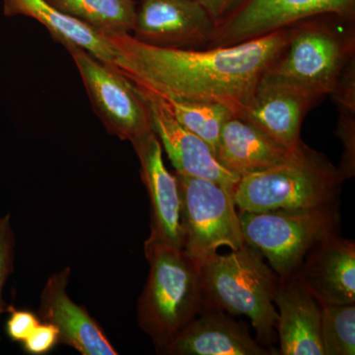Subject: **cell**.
<instances>
[{
    "mask_svg": "<svg viewBox=\"0 0 355 355\" xmlns=\"http://www.w3.org/2000/svg\"><path fill=\"white\" fill-rule=\"evenodd\" d=\"M114 67L139 87L175 99L216 103L242 118L266 71L286 49L289 27L226 46L161 48L130 34L105 36Z\"/></svg>",
    "mask_w": 355,
    "mask_h": 355,
    "instance_id": "1",
    "label": "cell"
},
{
    "mask_svg": "<svg viewBox=\"0 0 355 355\" xmlns=\"http://www.w3.org/2000/svg\"><path fill=\"white\" fill-rule=\"evenodd\" d=\"M354 21L322 15L292 25L286 49L261 80L299 89L317 100L331 94L355 58Z\"/></svg>",
    "mask_w": 355,
    "mask_h": 355,
    "instance_id": "2",
    "label": "cell"
},
{
    "mask_svg": "<svg viewBox=\"0 0 355 355\" xmlns=\"http://www.w3.org/2000/svg\"><path fill=\"white\" fill-rule=\"evenodd\" d=\"M200 282L202 312L244 315L253 324L261 345L272 343L279 318L273 303L279 277L257 250L245 243L230 253L214 254L200 268Z\"/></svg>",
    "mask_w": 355,
    "mask_h": 355,
    "instance_id": "3",
    "label": "cell"
},
{
    "mask_svg": "<svg viewBox=\"0 0 355 355\" xmlns=\"http://www.w3.org/2000/svg\"><path fill=\"white\" fill-rule=\"evenodd\" d=\"M148 279L137 304L140 328L159 354L202 310L200 268L184 249L144 243Z\"/></svg>",
    "mask_w": 355,
    "mask_h": 355,
    "instance_id": "4",
    "label": "cell"
},
{
    "mask_svg": "<svg viewBox=\"0 0 355 355\" xmlns=\"http://www.w3.org/2000/svg\"><path fill=\"white\" fill-rule=\"evenodd\" d=\"M343 181L338 168L304 144L286 164L240 178L232 196L240 211L324 207L336 205Z\"/></svg>",
    "mask_w": 355,
    "mask_h": 355,
    "instance_id": "5",
    "label": "cell"
},
{
    "mask_svg": "<svg viewBox=\"0 0 355 355\" xmlns=\"http://www.w3.org/2000/svg\"><path fill=\"white\" fill-rule=\"evenodd\" d=\"M244 242L257 250L279 279L296 270L318 242L336 233V205L308 209L240 211Z\"/></svg>",
    "mask_w": 355,
    "mask_h": 355,
    "instance_id": "6",
    "label": "cell"
},
{
    "mask_svg": "<svg viewBox=\"0 0 355 355\" xmlns=\"http://www.w3.org/2000/svg\"><path fill=\"white\" fill-rule=\"evenodd\" d=\"M184 252L198 268L221 247L245 244L232 191L214 182L176 174Z\"/></svg>",
    "mask_w": 355,
    "mask_h": 355,
    "instance_id": "7",
    "label": "cell"
},
{
    "mask_svg": "<svg viewBox=\"0 0 355 355\" xmlns=\"http://www.w3.org/2000/svg\"><path fill=\"white\" fill-rule=\"evenodd\" d=\"M65 49L76 64L96 114L109 133L132 144L153 132L146 100L132 81L83 48Z\"/></svg>",
    "mask_w": 355,
    "mask_h": 355,
    "instance_id": "8",
    "label": "cell"
},
{
    "mask_svg": "<svg viewBox=\"0 0 355 355\" xmlns=\"http://www.w3.org/2000/svg\"><path fill=\"white\" fill-rule=\"evenodd\" d=\"M322 15L354 20L355 0H246L216 26L209 48L243 43Z\"/></svg>",
    "mask_w": 355,
    "mask_h": 355,
    "instance_id": "9",
    "label": "cell"
},
{
    "mask_svg": "<svg viewBox=\"0 0 355 355\" xmlns=\"http://www.w3.org/2000/svg\"><path fill=\"white\" fill-rule=\"evenodd\" d=\"M216 25L196 0H141L132 36L151 46H209Z\"/></svg>",
    "mask_w": 355,
    "mask_h": 355,
    "instance_id": "10",
    "label": "cell"
},
{
    "mask_svg": "<svg viewBox=\"0 0 355 355\" xmlns=\"http://www.w3.org/2000/svg\"><path fill=\"white\" fill-rule=\"evenodd\" d=\"M137 87L148 107L153 132L176 174L209 180L233 193L240 178L221 166L209 144L183 127L158 95Z\"/></svg>",
    "mask_w": 355,
    "mask_h": 355,
    "instance_id": "11",
    "label": "cell"
},
{
    "mask_svg": "<svg viewBox=\"0 0 355 355\" xmlns=\"http://www.w3.org/2000/svg\"><path fill=\"white\" fill-rule=\"evenodd\" d=\"M71 270L67 266L51 275L44 284L38 308L42 322L55 324L60 343L83 355H116L99 323L83 306L76 304L67 294Z\"/></svg>",
    "mask_w": 355,
    "mask_h": 355,
    "instance_id": "12",
    "label": "cell"
},
{
    "mask_svg": "<svg viewBox=\"0 0 355 355\" xmlns=\"http://www.w3.org/2000/svg\"><path fill=\"white\" fill-rule=\"evenodd\" d=\"M132 144L150 200L151 232L147 240L183 249L179 184L176 175L166 168L160 141L153 132Z\"/></svg>",
    "mask_w": 355,
    "mask_h": 355,
    "instance_id": "13",
    "label": "cell"
},
{
    "mask_svg": "<svg viewBox=\"0 0 355 355\" xmlns=\"http://www.w3.org/2000/svg\"><path fill=\"white\" fill-rule=\"evenodd\" d=\"M294 277L319 304H355V245L336 233L306 254Z\"/></svg>",
    "mask_w": 355,
    "mask_h": 355,
    "instance_id": "14",
    "label": "cell"
},
{
    "mask_svg": "<svg viewBox=\"0 0 355 355\" xmlns=\"http://www.w3.org/2000/svg\"><path fill=\"white\" fill-rule=\"evenodd\" d=\"M317 101L299 89L261 80L242 119L287 148L297 149L303 144L302 121Z\"/></svg>",
    "mask_w": 355,
    "mask_h": 355,
    "instance_id": "15",
    "label": "cell"
},
{
    "mask_svg": "<svg viewBox=\"0 0 355 355\" xmlns=\"http://www.w3.org/2000/svg\"><path fill=\"white\" fill-rule=\"evenodd\" d=\"M303 146L287 148L244 119L233 116L222 128L214 154L226 170L242 178L286 164Z\"/></svg>",
    "mask_w": 355,
    "mask_h": 355,
    "instance_id": "16",
    "label": "cell"
},
{
    "mask_svg": "<svg viewBox=\"0 0 355 355\" xmlns=\"http://www.w3.org/2000/svg\"><path fill=\"white\" fill-rule=\"evenodd\" d=\"M275 303L282 355H324L321 308L294 275L279 279Z\"/></svg>",
    "mask_w": 355,
    "mask_h": 355,
    "instance_id": "17",
    "label": "cell"
},
{
    "mask_svg": "<svg viewBox=\"0 0 355 355\" xmlns=\"http://www.w3.org/2000/svg\"><path fill=\"white\" fill-rule=\"evenodd\" d=\"M175 336L162 354L169 355H266L246 328L216 310L202 311Z\"/></svg>",
    "mask_w": 355,
    "mask_h": 355,
    "instance_id": "18",
    "label": "cell"
},
{
    "mask_svg": "<svg viewBox=\"0 0 355 355\" xmlns=\"http://www.w3.org/2000/svg\"><path fill=\"white\" fill-rule=\"evenodd\" d=\"M4 15L26 16L38 21L62 46H76L98 60L114 67L116 53L109 40L81 21L72 17L46 0H1Z\"/></svg>",
    "mask_w": 355,
    "mask_h": 355,
    "instance_id": "19",
    "label": "cell"
},
{
    "mask_svg": "<svg viewBox=\"0 0 355 355\" xmlns=\"http://www.w3.org/2000/svg\"><path fill=\"white\" fill-rule=\"evenodd\" d=\"M104 36L132 34L137 17L135 0H46Z\"/></svg>",
    "mask_w": 355,
    "mask_h": 355,
    "instance_id": "20",
    "label": "cell"
},
{
    "mask_svg": "<svg viewBox=\"0 0 355 355\" xmlns=\"http://www.w3.org/2000/svg\"><path fill=\"white\" fill-rule=\"evenodd\" d=\"M158 96L176 120L207 142L214 153L222 128L234 116L232 112L216 103L189 101Z\"/></svg>",
    "mask_w": 355,
    "mask_h": 355,
    "instance_id": "21",
    "label": "cell"
},
{
    "mask_svg": "<svg viewBox=\"0 0 355 355\" xmlns=\"http://www.w3.org/2000/svg\"><path fill=\"white\" fill-rule=\"evenodd\" d=\"M324 355H354L355 305L320 304Z\"/></svg>",
    "mask_w": 355,
    "mask_h": 355,
    "instance_id": "22",
    "label": "cell"
},
{
    "mask_svg": "<svg viewBox=\"0 0 355 355\" xmlns=\"http://www.w3.org/2000/svg\"><path fill=\"white\" fill-rule=\"evenodd\" d=\"M336 135L342 140L343 153L340 170L343 180L350 179L355 172V109L338 108Z\"/></svg>",
    "mask_w": 355,
    "mask_h": 355,
    "instance_id": "23",
    "label": "cell"
},
{
    "mask_svg": "<svg viewBox=\"0 0 355 355\" xmlns=\"http://www.w3.org/2000/svg\"><path fill=\"white\" fill-rule=\"evenodd\" d=\"M14 253L15 236L11 227L10 214H6L0 217V316L7 312L9 307L3 299V289L14 270Z\"/></svg>",
    "mask_w": 355,
    "mask_h": 355,
    "instance_id": "24",
    "label": "cell"
},
{
    "mask_svg": "<svg viewBox=\"0 0 355 355\" xmlns=\"http://www.w3.org/2000/svg\"><path fill=\"white\" fill-rule=\"evenodd\" d=\"M7 312L9 313V318L6 331L12 342L22 343L41 323L38 315L30 310L16 309L14 306L9 305Z\"/></svg>",
    "mask_w": 355,
    "mask_h": 355,
    "instance_id": "25",
    "label": "cell"
},
{
    "mask_svg": "<svg viewBox=\"0 0 355 355\" xmlns=\"http://www.w3.org/2000/svg\"><path fill=\"white\" fill-rule=\"evenodd\" d=\"M58 343L60 333L57 327L46 322H41L31 335L22 343V347L26 354L43 355L49 354Z\"/></svg>",
    "mask_w": 355,
    "mask_h": 355,
    "instance_id": "26",
    "label": "cell"
},
{
    "mask_svg": "<svg viewBox=\"0 0 355 355\" xmlns=\"http://www.w3.org/2000/svg\"><path fill=\"white\" fill-rule=\"evenodd\" d=\"M210 19L217 25L223 22L231 14L235 12L246 0H196Z\"/></svg>",
    "mask_w": 355,
    "mask_h": 355,
    "instance_id": "27",
    "label": "cell"
}]
</instances>
